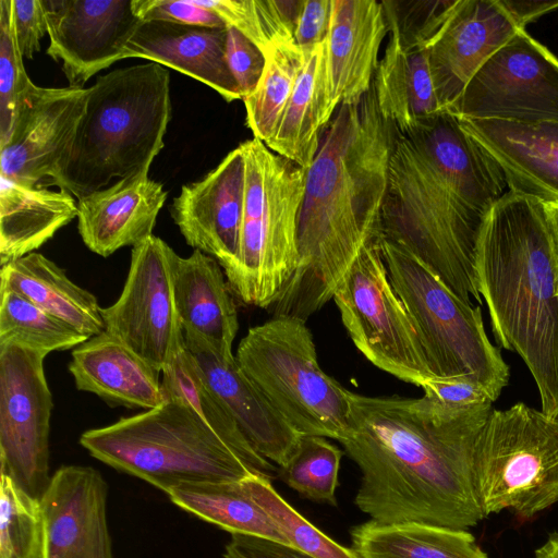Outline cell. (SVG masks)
<instances>
[{
  "label": "cell",
  "mask_w": 558,
  "mask_h": 558,
  "mask_svg": "<svg viewBox=\"0 0 558 558\" xmlns=\"http://www.w3.org/2000/svg\"><path fill=\"white\" fill-rule=\"evenodd\" d=\"M339 442L361 471L354 498L371 519L465 530L484 519L475 481L480 436L493 402L458 407L421 398L349 392Z\"/></svg>",
  "instance_id": "obj_1"
},
{
  "label": "cell",
  "mask_w": 558,
  "mask_h": 558,
  "mask_svg": "<svg viewBox=\"0 0 558 558\" xmlns=\"http://www.w3.org/2000/svg\"><path fill=\"white\" fill-rule=\"evenodd\" d=\"M508 191L497 161L446 109L396 130L380 238L415 256L463 302L481 303L477 244L487 215Z\"/></svg>",
  "instance_id": "obj_2"
},
{
  "label": "cell",
  "mask_w": 558,
  "mask_h": 558,
  "mask_svg": "<svg viewBox=\"0 0 558 558\" xmlns=\"http://www.w3.org/2000/svg\"><path fill=\"white\" fill-rule=\"evenodd\" d=\"M396 135L373 84L357 102L340 105L312 165L298 223L299 263L275 316L306 320L328 303L350 265L380 236V216Z\"/></svg>",
  "instance_id": "obj_3"
},
{
  "label": "cell",
  "mask_w": 558,
  "mask_h": 558,
  "mask_svg": "<svg viewBox=\"0 0 558 558\" xmlns=\"http://www.w3.org/2000/svg\"><path fill=\"white\" fill-rule=\"evenodd\" d=\"M476 279L493 331L518 353L541 396L542 412L558 415V256L543 202L508 191L481 231Z\"/></svg>",
  "instance_id": "obj_4"
},
{
  "label": "cell",
  "mask_w": 558,
  "mask_h": 558,
  "mask_svg": "<svg viewBox=\"0 0 558 558\" xmlns=\"http://www.w3.org/2000/svg\"><path fill=\"white\" fill-rule=\"evenodd\" d=\"M171 119L170 73L155 62L116 69L88 87L85 111L52 185L78 201L149 171Z\"/></svg>",
  "instance_id": "obj_5"
},
{
  "label": "cell",
  "mask_w": 558,
  "mask_h": 558,
  "mask_svg": "<svg viewBox=\"0 0 558 558\" xmlns=\"http://www.w3.org/2000/svg\"><path fill=\"white\" fill-rule=\"evenodd\" d=\"M80 444L109 466L166 494L182 484L271 478L274 465L255 449L215 432L183 399L165 396L157 408L85 430Z\"/></svg>",
  "instance_id": "obj_6"
},
{
  "label": "cell",
  "mask_w": 558,
  "mask_h": 558,
  "mask_svg": "<svg viewBox=\"0 0 558 558\" xmlns=\"http://www.w3.org/2000/svg\"><path fill=\"white\" fill-rule=\"evenodd\" d=\"M240 146L245 165L243 218L238 257L225 275L243 303L269 308L298 267V223L307 169L257 138Z\"/></svg>",
  "instance_id": "obj_7"
},
{
  "label": "cell",
  "mask_w": 558,
  "mask_h": 558,
  "mask_svg": "<svg viewBox=\"0 0 558 558\" xmlns=\"http://www.w3.org/2000/svg\"><path fill=\"white\" fill-rule=\"evenodd\" d=\"M389 279L418 333L434 378H462L493 401L509 379V367L489 341L481 310L463 302L426 265L405 250L378 240Z\"/></svg>",
  "instance_id": "obj_8"
},
{
  "label": "cell",
  "mask_w": 558,
  "mask_h": 558,
  "mask_svg": "<svg viewBox=\"0 0 558 558\" xmlns=\"http://www.w3.org/2000/svg\"><path fill=\"white\" fill-rule=\"evenodd\" d=\"M235 360L299 434L338 441L347 436L350 391L320 367L305 320L274 316L250 328L238 345Z\"/></svg>",
  "instance_id": "obj_9"
},
{
  "label": "cell",
  "mask_w": 558,
  "mask_h": 558,
  "mask_svg": "<svg viewBox=\"0 0 558 558\" xmlns=\"http://www.w3.org/2000/svg\"><path fill=\"white\" fill-rule=\"evenodd\" d=\"M475 481L484 518L530 519L558 502V415L517 403L493 410L477 444Z\"/></svg>",
  "instance_id": "obj_10"
},
{
  "label": "cell",
  "mask_w": 558,
  "mask_h": 558,
  "mask_svg": "<svg viewBox=\"0 0 558 558\" xmlns=\"http://www.w3.org/2000/svg\"><path fill=\"white\" fill-rule=\"evenodd\" d=\"M378 240L357 254L332 299L359 351L381 371L420 387L434 377L414 323L389 279Z\"/></svg>",
  "instance_id": "obj_11"
},
{
  "label": "cell",
  "mask_w": 558,
  "mask_h": 558,
  "mask_svg": "<svg viewBox=\"0 0 558 558\" xmlns=\"http://www.w3.org/2000/svg\"><path fill=\"white\" fill-rule=\"evenodd\" d=\"M46 356L15 342L0 343V472L37 500L51 478L53 401L44 369Z\"/></svg>",
  "instance_id": "obj_12"
},
{
  "label": "cell",
  "mask_w": 558,
  "mask_h": 558,
  "mask_svg": "<svg viewBox=\"0 0 558 558\" xmlns=\"http://www.w3.org/2000/svg\"><path fill=\"white\" fill-rule=\"evenodd\" d=\"M447 110L460 119L558 123V59L522 29L483 64Z\"/></svg>",
  "instance_id": "obj_13"
},
{
  "label": "cell",
  "mask_w": 558,
  "mask_h": 558,
  "mask_svg": "<svg viewBox=\"0 0 558 558\" xmlns=\"http://www.w3.org/2000/svg\"><path fill=\"white\" fill-rule=\"evenodd\" d=\"M175 255L154 234L133 246L122 292L112 305L102 308L105 331L158 373L185 345L173 292Z\"/></svg>",
  "instance_id": "obj_14"
},
{
  "label": "cell",
  "mask_w": 558,
  "mask_h": 558,
  "mask_svg": "<svg viewBox=\"0 0 558 558\" xmlns=\"http://www.w3.org/2000/svg\"><path fill=\"white\" fill-rule=\"evenodd\" d=\"M88 87L33 85L19 104L9 140L0 146V175L31 185L52 184L85 111Z\"/></svg>",
  "instance_id": "obj_15"
},
{
  "label": "cell",
  "mask_w": 558,
  "mask_h": 558,
  "mask_svg": "<svg viewBox=\"0 0 558 558\" xmlns=\"http://www.w3.org/2000/svg\"><path fill=\"white\" fill-rule=\"evenodd\" d=\"M50 44L47 54L61 63L73 87L122 59L142 20L132 0H43Z\"/></svg>",
  "instance_id": "obj_16"
},
{
  "label": "cell",
  "mask_w": 558,
  "mask_h": 558,
  "mask_svg": "<svg viewBox=\"0 0 558 558\" xmlns=\"http://www.w3.org/2000/svg\"><path fill=\"white\" fill-rule=\"evenodd\" d=\"M244 189L245 165L239 145L203 179L182 185L170 205L185 242L217 259L225 274L239 253Z\"/></svg>",
  "instance_id": "obj_17"
},
{
  "label": "cell",
  "mask_w": 558,
  "mask_h": 558,
  "mask_svg": "<svg viewBox=\"0 0 558 558\" xmlns=\"http://www.w3.org/2000/svg\"><path fill=\"white\" fill-rule=\"evenodd\" d=\"M107 483L92 466L64 465L39 500L46 558H113Z\"/></svg>",
  "instance_id": "obj_18"
},
{
  "label": "cell",
  "mask_w": 558,
  "mask_h": 558,
  "mask_svg": "<svg viewBox=\"0 0 558 558\" xmlns=\"http://www.w3.org/2000/svg\"><path fill=\"white\" fill-rule=\"evenodd\" d=\"M185 348L207 388L253 448L279 466L293 456L302 435L271 405L239 366L234 354H222L204 338L183 331Z\"/></svg>",
  "instance_id": "obj_19"
},
{
  "label": "cell",
  "mask_w": 558,
  "mask_h": 558,
  "mask_svg": "<svg viewBox=\"0 0 558 558\" xmlns=\"http://www.w3.org/2000/svg\"><path fill=\"white\" fill-rule=\"evenodd\" d=\"M522 29L500 0H458L429 46L434 84L444 109L460 97L483 64Z\"/></svg>",
  "instance_id": "obj_20"
},
{
  "label": "cell",
  "mask_w": 558,
  "mask_h": 558,
  "mask_svg": "<svg viewBox=\"0 0 558 558\" xmlns=\"http://www.w3.org/2000/svg\"><path fill=\"white\" fill-rule=\"evenodd\" d=\"M387 33L383 2L331 0L326 45L330 96L336 109L360 101L372 89Z\"/></svg>",
  "instance_id": "obj_21"
},
{
  "label": "cell",
  "mask_w": 558,
  "mask_h": 558,
  "mask_svg": "<svg viewBox=\"0 0 558 558\" xmlns=\"http://www.w3.org/2000/svg\"><path fill=\"white\" fill-rule=\"evenodd\" d=\"M148 172L120 179L78 201V232L93 253L108 257L153 235L168 193Z\"/></svg>",
  "instance_id": "obj_22"
},
{
  "label": "cell",
  "mask_w": 558,
  "mask_h": 558,
  "mask_svg": "<svg viewBox=\"0 0 558 558\" xmlns=\"http://www.w3.org/2000/svg\"><path fill=\"white\" fill-rule=\"evenodd\" d=\"M458 120L497 161L509 191L558 203V123Z\"/></svg>",
  "instance_id": "obj_23"
},
{
  "label": "cell",
  "mask_w": 558,
  "mask_h": 558,
  "mask_svg": "<svg viewBox=\"0 0 558 558\" xmlns=\"http://www.w3.org/2000/svg\"><path fill=\"white\" fill-rule=\"evenodd\" d=\"M227 27L142 21L122 59L142 58L174 69L215 89L226 101L242 99L229 69Z\"/></svg>",
  "instance_id": "obj_24"
},
{
  "label": "cell",
  "mask_w": 558,
  "mask_h": 558,
  "mask_svg": "<svg viewBox=\"0 0 558 558\" xmlns=\"http://www.w3.org/2000/svg\"><path fill=\"white\" fill-rule=\"evenodd\" d=\"M69 371L78 390L92 392L113 407L146 411L165 401L159 373L106 331L73 350Z\"/></svg>",
  "instance_id": "obj_25"
},
{
  "label": "cell",
  "mask_w": 558,
  "mask_h": 558,
  "mask_svg": "<svg viewBox=\"0 0 558 558\" xmlns=\"http://www.w3.org/2000/svg\"><path fill=\"white\" fill-rule=\"evenodd\" d=\"M172 278L183 331L199 335L222 354H233L238 312L218 260L198 250L187 257L177 254Z\"/></svg>",
  "instance_id": "obj_26"
},
{
  "label": "cell",
  "mask_w": 558,
  "mask_h": 558,
  "mask_svg": "<svg viewBox=\"0 0 558 558\" xmlns=\"http://www.w3.org/2000/svg\"><path fill=\"white\" fill-rule=\"evenodd\" d=\"M389 33L377 68L374 87L383 116L404 131L442 112L432 73L429 47L402 41Z\"/></svg>",
  "instance_id": "obj_27"
},
{
  "label": "cell",
  "mask_w": 558,
  "mask_h": 558,
  "mask_svg": "<svg viewBox=\"0 0 558 558\" xmlns=\"http://www.w3.org/2000/svg\"><path fill=\"white\" fill-rule=\"evenodd\" d=\"M327 40V39H326ZM326 40L304 52L296 83L271 140L274 153L308 169L336 108L331 102Z\"/></svg>",
  "instance_id": "obj_28"
},
{
  "label": "cell",
  "mask_w": 558,
  "mask_h": 558,
  "mask_svg": "<svg viewBox=\"0 0 558 558\" xmlns=\"http://www.w3.org/2000/svg\"><path fill=\"white\" fill-rule=\"evenodd\" d=\"M77 215L72 194L0 175V266L35 252Z\"/></svg>",
  "instance_id": "obj_29"
},
{
  "label": "cell",
  "mask_w": 558,
  "mask_h": 558,
  "mask_svg": "<svg viewBox=\"0 0 558 558\" xmlns=\"http://www.w3.org/2000/svg\"><path fill=\"white\" fill-rule=\"evenodd\" d=\"M0 289L12 290L75 327L88 339L105 331L102 307L56 263L33 252L1 266Z\"/></svg>",
  "instance_id": "obj_30"
},
{
  "label": "cell",
  "mask_w": 558,
  "mask_h": 558,
  "mask_svg": "<svg viewBox=\"0 0 558 558\" xmlns=\"http://www.w3.org/2000/svg\"><path fill=\"white\" fill-rule=\"evenodd\" d=\"M352 549L360 558H488L466 530L421 522L354 525Z\"/></svg>",
  "instance_id": "obj_31"
},
{
  "label": "cell",
  "mask_w": 558,
  "mask_h": 558,
  "mask_svg": "<svg viewBox=\"0 0 558 558\" xmlns=\"http://www.w3.org/2000/svg\"><path fill=\"white\" fill-rule=\"evenodd\" d=\"M167 495L179 508L231 534L255 535L290 545L276 522L254 499L245 478L182 484Z\"/></svg>",
  "instance_id": "obj_32"
},
{
  "label": "cell",
  "mask_w": 558,
  "mask_h": 558,
  "mask_svg": "<svg viewBox=\"0 0 558 558\" xmlns=\"http://www.w3.org/2000/svg\"><path fill=\"white\" fill-rule=\"evenodd\" d=\"M263 75L243 99L246 125L254 138L267 144L278 126L303 65L304 52L295 43L280 44L266 53Z\"/></svg>",
  "instance_id": "obj_33"
},
{
  "label": "cell",
  "mask_w": 558,
  "mask_h": 558,
  "mask_svg": "<svg viewBox=\"0 0 558 558\" xmlns=\"http://www.w3.org/2000/svg\"><path fill=\"white\" fill-rule=\"evenodd\" d=\"M87 339L75 327L21 294L0 289V343L15 342L48 355L76 348Z\"/></svg>",
  "instance_id": "obj_34"
},
{
  "label": "cell",
  "mask_w": 558,
  "mask_h": 558,
  "mask_svg": "<svg viewBox=\"0 0 558 558\" xmlns=\"http://www.w3.org/2000/svg\"><path fill=\"white\" fill-rule=\"evenodd\" d=\"M264 53L280 44L295 43L303 0H199Z\"/></svg>",
  "instance_id": "obj_35"
},
{
  "label": "cell",
  "mask_w": 558,
  "mask_h": 558,
  "mask_svg": "<svg viewBox=\"0 0 558 558\" xmlns=\"http://www.w3.org/2000/svg\"><path fill=\"white\" fill-rule=\"evenodd\" d=\"M343 451L322 436H302L279 476L304 498L337 506L336 489Z\"/></svg>",
  "instance_id": "obj_36"
},
{
  "label": "cell",
  "mask_w": 558,
  "mask_h": 558,
  "mask_svg": "<svg viewBox=\"0 0 558 558\" xmlns=\"http://www.w3.org/2000/svg\"><path fill=\"white\" fill-rule=\"evenodd\" d=\"M0 558H46L39 500L0 476Z\"/></svg>",
  "instance_id": "obj_37"
},
{
  "label": "cell",
  "mask_w": 558,
  "mask_h": 558,
  "mask_svg": "<svg viewBox=\"0 0 558 558\" xmlns=\"http://www.w3.org/2000/svg\"><path fill=\"white\" fill-rule=\"evenodd\" d=\"M245 483L291 546L314 558H360L352 548L338 544L302 517L277 493L269 477L253 475Z\"/></svg>",
  "instance_id": "obj_38"
},
{
  "label": "cell",
  "mask_w": 558,
  "mask_h": 558,
  "mask_svg": "<svg viewBox=\"0 0 558 558\" xmlns=\"http://www.w3.org/2000/svg\"><path fill=\"white\" fill-rule=\"evenodd\" d=\"M34 83L16 45L12 0L0 1V146L10 137L19 104Z\"/></svg>",
  "instance_id": "obj_39"
},
{
  "label": "cell",
  "mask_w": 558,
  "mask_h": 558,
  "mask_svg": "<svg viewBox=\"0 0 558 558\" xmlns=\"http://www.w3.org/2000/svg\"><path fill=\"white\" fill-rule=\"evenodd\" d=\"M133 12L142 21L226 28L222 19L199 0H132Z\"/></svg>",
  "instance_id": "obj_40"
},
{
  "label": "cell",
  "mask_w": 558,
  "mask_h": 558,
  "mask_svg": "<svg viewBox=\"0 0 558 558\" xmlns=\"http://www.w3.org/2000/svg\"><path fill=\"white\" fill-rule=\"evenodd\" d=\"M226 57L242 100L256 88L265 65V53L238 29L227 26Z\"/></svg>",
  "instance_id": "obj_41"
},
{
  "label": "cell",
  "mask_w": 558,
  "mask_h": 558,
  "mask_svg": "<svg viewBox=\"0 0 558 558\" xmlns=\"http://www.w3.org/2000/svg\"><path fill=\"white\" fill-rule=\"evenodd\" d=\"M12 10L17 48L23 59L32 60L48 35L43 0H12Z\"/></svg>",
  "instance_id": "obj_42"
},
{
  "label": "cell",
  "mask_w": 558,
  "mask_h": 558,
  "mask_svg": "<svg viewBox=\"0 0 558 558\" xmlns=\"http://www.w3.org/2000/svg\"><path fill=\"white\" fill-rule=\"evenodd\" d=\"M331 13V0H303L294 41L302 51H311L327 39Z\"/></svg>",
  "instance_id": "obj_43"
},
{
  "label": "cell",
  "mask_w": 558,
  "mask_h": 558,
  "mask_svg": "<svg viewBox=\"0 0 558 558\" xmlns=\"http://www.w3.org/2000/svg\"><path fill=\"white\" fill-rule=\"evenodd\" d=\"M223 558H314L313 556L281 542L266 537L231 534Z\"/></svg>",
  "instance_id": "obj_44"
},
{
  "label": "cell",
  "mask_w": 558,
  "mask_h": 558,
  "mask_svg": "<svg viewBox=\"0 0 558 558\" xmlns=\"http://www.w3.org/2000/svg\"><path fill=\"white\" fill-rule=\"evenodd\" d=\"M420 387L424 395L449 405L465 407L494 402L482 387L462 378H429Z\"/></svg>",
  "instance_id": "obj_45"
},
{
  "label": "cell",
  "mask_w": 558,
  "mask_h": 558,
  "mask_svg": "<svg viewBox=\"0 0 558 558\" xmlns=\"http://www.w3.org/2000/svg\"><path fill=\"white\" fill-rule=\"evenodd\" d=\"M506 10L513 16L518 24L525 29V26L542 15L557 10L558 0L554 1H518L500 0Z\"/></svg>",
  "instance_id": "obj_46"
},
{
  "label": "cell",
  "mask_w": 558,
  "mask_h": 558,
  "mask_svg": "<svg viewBox=\"0 0 558 558\" xmlns=\"http://www.w3.org/2000/svg\"><path fill=\"white\" fill-rule=\"evenodd\" d=\"M535 558H558V534L551 535L544 545L536 549Z\"/></svg>",
  "instance_id": "obj_47"
},
{
  "label": "cell",
  "mask_w": 558,
  "mask_h": 558,
  "mask_svg": "<svg viewBox=\"0 0 558 558\" xmlns=\"http://www.w3.org/2000/svg\"><path fill=\"white\" fill-rule=\"evenodd\" d=\"M558 256V203H544Z\"/></svg>",
  "instance_id": "obj_48"
}]
</instances>
